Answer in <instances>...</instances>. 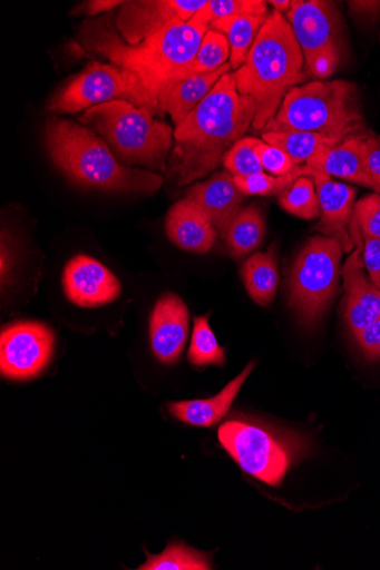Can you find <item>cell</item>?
Masks as SVG:
<instances>
[{"mask_svg": "<svg viewBox=\"0 0 380 570\" xmlns=\"http://www.w3.org/2000/svg\"><path fill=\"white\" fill-rule=\"evenodd\" d=\"M114 100H127L153 116L160 115L159 97L139 77L101 62H91L53 96L48 110L71 115Z\"/></svg>", "mask_w": 380, "mask_h": 570, "instance_id": "ba28073f", "label": "cell"}, {"mask_svg": "<svg viewBox=\"0 0 380 570\" xmlns=\"http://www.w3.org/2000/svg\"><path fill=\"white\" fill-rule=\"evenodd\" d=\"M353 216L363 235L380 239V194L373 193L360 199Z\"/></svg>", "mask_w": 380, "mask_h": 570, "instance_id": "836d02e7", "label": "cell"}, {"mask_svg": "<svg viewBox=\"0 0 380 570\" xmlns=\"http://www.w3.org/2000/svg\"><path fill=\"white\" fill-rule=\"evenodd\" d=\"M218 436L244 472L271 487L282 484L301 451L298 440L253 421H230Z\"/></svg>", "mask_w": 380, "mask_h": 570, "instance_id": "9c48e42d", "label": "cell"}, {"mask_svg": "<svg viewBox=\"0 0 380 570\" xmlns=\"http://www.w3.org/2000/svg\"><path fill=\"white\" fill-rule=\"evenodd\" d=\"M231 70L233 68L230 62L218 70L193 76L175 83L160 98V115L168 114L174 124L178 126Z\"/></svg>", "mask_w": 380, "mask_h": 570, "instance_id": "44dd1931", "label": "cell"}, {"mask_svg": "<svg viewBox=\"0 0 380 570\" xmlns=\"http://www.w3.org/2000/svg\"><path fill=\"white\" fill-rule=\"evenodd\" d=\"M189 331V311L175 293L163 295L153 309L149 338L154 355L163 364H175L185 348Z\"/></svg>", "mask_w": 380, "mask_h": 570, "instance_id": "9a60e30c", "label": "cell"}, {"mask_svg": "<svg viewBox=\"0 0 380 570\" xmlns=\"http://www.w3.org/2000/svg\"><path fill=\"white\" fill-rule=\"evenodd\" d=\"M364 167L369 178L380 188V138L372 132L364 138Z\"/></svg>", "mask_w": 380, "mask_h": 570, "instance_id": "8d00e7d4", "label": "cell"}, {"mask_svg": "<svg viewBox=\"0 0 380 570\" xmlns=\"http://www.w3.org/2000/svg\"><path fill=\"white\" fill-rule=\"evenodd\" d=\"M242 277L249 295L260 305L273 302L280 282L274 250L257 252L247 258Z\"/></svg>", "mask_w": 380, "mask_h": 570, "instance_id": "603a6c76", "label": "cell"}, {"mask_svg": "<svg viewBox=\"0 0 380 570\" xmlns=\"http://www.w3.org/2000/svg\"><path fill=\"white\" fill-rule=\"evenodd\" d=\"M62 284L67 298L85 308L110 304L123 292L120 281L110 269L84 254L72 257L67 264Z\"/></svg>", "mask_w": 380, "mask_h": 570, "instance_id": "5bb4252c", "label": "cell"}, {"mask_svg": "<svg viewBox=\"0 0 380 570\" xmlns=\"http://www.w3.org/2000/svg\"><path fill=\"white\" fill-rule=\"evenodd\" d=\"M264 0H208L191 22L208 27L212 22L237 16H266Z\"/></svg>", "mask_w": 380, "mask_h": 570, "instance_id": "f546056e", "label": "cell"}, {"mask_svg": "<svg viewBox=\"0 0 380 570\" xmlns=\"http://www.w3.org/2000/svg\"><path fill=\"white\" fill-rule=\"evenodd\" d=\"M303 176H305V168L299 166L295 171L285 176L274 177L262 173L234 179L244 195L266 196L282 194Z\"/></svg>", "mask_w": 380, "mask_h": 570, "instance_id": "1f68e13d", "label": "cell"}, {"mask_svg": "<svg viewBox=\"0 0 380 570\" xmlns=\"http://www.w3.org/2000/svg\"><path fill=\"white\" fill-rule=\"evenodd\" d=\"M280 204L285 212L305 220L320 217V205L315 184L311 177H300L280 196Z\"/></svg>", "mask_w": 380, "mask_h": 570, "instance_id": "f1b7e54d", "label": "cell"}, {"mask_svg": "<svg viewBox=\"0 0 380 570\" xmlns=\"http://www.w3.org/2000/svg\"><path fill=\"white\" fill-rule=\"evenodd\" d=\"M262 139L284 150L296 166L306 165L323 149L342 142L339 139L308 131H264Z\"/></svg>", "mask_w": 380, "mask_h": 570, "instance_id": "cb8c5ba5", "label": "cell"}, {"mask_svg": "<svg viewBox=\"0 0 380 570\" xmlns=\"http://www.w3.org/2000/svg\"><path fill=\"white\" fill-rule=\"evenodd\" d=\"M147 561L140 570H206L211 569L206 553L183 543L173 542L158 556L147 553Z\"/></svg>", "mask_w": 380, "mask_h": 570, "instance_id": "4316f807", "label": "cell"}, {"mask_svg": "<svg viewBox=\"0 0 380 570\" xmlns=\"http://www.w3.org/2000/svg\"><path fill=\"white\" fill-rule=\"evenodd\" d=\"M263 131H308L341 141L368 132L359 90L354 83L341 79L293 88Z\"/></svg>", "mask_w": 380, "mask_h": 570, "instance_id": "5b68a950", "label": "cell"}, {"mask_svg": "<svg viewBox=\"0 0 380 570\" xmlns=\"http://www.w3.org/2000/svg\"><path fill=\"white\" fill-rule=\"evenodd\" d=\"M267 4L273 7L275 9L274 11L283 14L289 13L291 11L292 0H270Z\"/></svg>", "mask_w": 380, "mask_h": 570, "instance_id": "60d3db41", "label": "cell"}, {"mask_svg": "<svg viewBox=\"0 0 380 570\" xmlns=\"http://www.w3.org/2000/svg\"><path fill=\"white\" fill-rule=\"evenodd\" d=\"M205 4V0H127L117 14L116 27L127 43L137 45L189 22Z\"/></svg>", "mask_w": 380, "mask_h": 570, "instance_id": "8fae6325", "label": "cell"}, {"mask_svg": "<svg viewBox=\"0 0 380 570\" xmlns=\"http://www.w3.org/2000/svg\"><path fill=\"white\" fill-rule=\"evenodd\" d=\"M53 348L56 337L45 324H12L0 336V372L4 377L14 381L36 379L49 365Z\"/></svg>", "mask_w": 380, "mask_h": 570, "instance_id": "30bf717a", "label": "cell"}, {"mask_svg": "<svg viewBox=\"0 0 380 570\" xmlns=\"http://www.w3.org/2000/svg\"><path fill=\"white\" fill-rule=\"evenodd\" d=\"M354 340L369 361H380V318L357 333Z\"/></svg>", "mask_w": 380, "mask_h": 570, "instance_id": "d590c367", "label": "cell"}, {"mask_svg": "<svg viewBox=\"0 0 380 570\" xmlns=\"http://www.w3.org/2000/svg\"><path fill=\"white\" fill-rule=\"evenodd\" d=\"M153 117L130 101L114 100L86 110L79 122L100 135L123 163L167 173L175 130Z\"/></svg>", "mask_w": 380, "mask_h": 570, "instance_id": "8992f818", "label": "cell"}, {"mask_svg": "<svg viewBox=\"0 0 380 570\" xmlns=\"http://www.w3.org/2000/svg\"><path fill=\"white\" fill-rule=\"evenodd\" d=\"M305 176L315 184L320 205V223L315 230L322 236L337 237L350 252L354 248L348 227L354 215L355 189L334 181L331 176L310 170L306 166Z\"/></svg>", "mask_w": 380, "mask_h": 570, "instance_id": "2e32d148", "label": "cell"}, {"mask_svg": "<svg viewBox=\"0 0 380 570\" xmlns=\"http://www.w3.org/2000/svg\"><path fill=\"white\" fill-rule=\"evenodd\" d=\"M369 132L352 135L339 145L323 149L305 166L313 171L339 177L380 194L364 167V138Z\"/></svg>", "mask_w": 380, "mask_h": 570, "instance_id": "ac0fdd59", "label": "cell"}, {"mask_svg": "<svg viewBox=\"0 0 380 570\" xmlns=\"http://www.w3.org/2000/svg\"><path fill=\"white\" fill-rule=\"evenodd\" d=\"M245 195L228 171L214 174L206 181L194 185L187 199L211 222L222 238H226L235 218L243 210Z\"/></svg>", "mask_w": 380, "mask_h": 570, "instance_id": "e0dca14e", "label": "cell"}, {"mask_svg": "<svg viewBox=\"0 0 380 570\" xmlns=\"http://www.w3.org/2000/svg\"><path fill=\"white\" fill-rule=\"evenodd\" d=\"M207 30L208 27L189 21L129 45L110 19L86 20L80 27L79 49L133 72L160 101L172 86L184 79Z\"/></svg>", "mask_w": 380, "mask_h": 570, "instance_id": "7a4b0ae2", "label": "cell"}, {"mask_svg": "<svg viewBox=\"0 0 380 570\" xmlns=\"http://www.w3.org/2000/svg\"><path fill=\"white\" fill-rule=\"evenodd\" d=\"M188 360L193 366L197 367L225 365V348L216 341L208 324V315L194 320Z\"/></svg>", "mask_w": 380, "mask_h": 570, "instance_id": "484cf974", "label": "cell"}, {"mask_svg": "<svg viewBox=\"0 0 380 570\" xmlns=\"http://www.w3.org/2000/svg\"><path fill=\"white\" fill-rule=\"evenodd\" d=\"M255 118L249 96L238 92L234 72L225 75L199 106L176 126L167 173L181 186L206 177L244 138Z\"/></svg>", "mask_w": 380, "mask_h": 570, "instance_id": "6da1fadb", "label": "cell"}, {"mask_svg": "<svg viewBox=\"0 0 380 570\" xmlns=\"http://www.w3.org/2000/svg\"><path fill=\"white\" fill-rule=\"evenodd\" d=\"M363 235V233H362ZM364 236L363 263L369 278L380 289V239Z\"/></svg>", "mask_w": 380, "mask_h": 570, "instance_id": "74e56055", "label": "cell"}, {"mask_svg": "<svg viewBox=\"0 0 380 570\" xmlns=\"http://www.w3.org/2000/svg\"><path fill=\"white\" fill-rule=\"evenodd\" d=\"M253 370L254 362H251L240 376L211 399L170 403L168 407L173 416L193 426L212 428L218 424L226 416Z\"/></svg>", "mask_w": 380, "mask_h": 570, "instance_id": "ffe728a7", "label": "cell"}, {"mask_svg": "<svg viewBox=\"0 0 380 570\" xmlns=\"http://www.w3.org/2000/svg\"><path fill=\"white\" fill-rule=\"evenodd\" d=\"M344 250L341 239L316 235L296 257L290 278V303L306 327L321 320L338 293Z\"/></svg>", "mask_w": 380, "mask_h": 570, "instance_id": "52a82bcc", "label": "cell"}, {"mask_svg": "<svg viewBox=\"0 0 380 570\" xmlns=\"http://www.w3.org/2000/svg\"><path fill=\"white\" fill-rule=\"evenodd\" d=\"M350 13L360 17H372L380 12V2H349Z\"/></svg>", "mask_w": 380, "mask_h": 570, "instance_id": "ab89813d", "label": "cell"}, {"mask_svg": "<svg viewBox=\"0 0 380 570\" xmlns=\"http://www.w3.org/2000/svg\"><path fill=\"white\" fill-rule=\"evenodd\" d=\"M124 2H119V0H90V2H86L72 11L74 16H97L99 13H107L114 11L118 7H121Z\"/></svg>", "mask_w": 380, "mask_h": 570, "instance_id": "f35d334b", "label": "cell"}, {"mask_svg": "<svg viewBox=\"0 0 380 570\" xmlns=\"http://www.w3.org/2000/svg\"><path fill=\"white\" fill-rule=\"evenodd\" d=\"M270 14L237 16L216 20L208 26L210 30L223 33L231 46V65L237 71L247 60L251 48Z\"/></svg>", "mask_w": 380, "mask_h": 570, "instance_id": "7402d4cb", "label": "cell"}, {"mask_svg": "<svg viewBox=\"0 0 380 570\" xmlns=\"http://www.w3.org/2000/svg\"><path fill=\"white\" fill-rule=\"evenodd\" d=\"M354 248L347 258L342 276L345 297L344 318L353 336L380 318V289L364 274V239L358 220L352 218L349 226Z\"/></svg>", "mask_w": 380, "mask_h": 570, "instance_id": "7c38bea8", "label": "cell"}, {"mask_svg": "<svg viewBox=\"0 0 380 570\" xmlns=\"http://www.w3.org/2000/svg\"><path fill=\"white\" fill-rule=\"evenodd\" d=\"M257 140V138L244 137L226 153L223 163L234 178L249 177L264 171L256 153Z\"/></svg>", "mask_w": 380, "mask_h": 570, "instance_id": "4dcf8cb0", "label": "cell"}, {"mask_svg": "<svg viewBox=\"0 0 380 570\" xmlns=\"http://www.w3.org/2000/svg\"><path fill=\"white\" fill-rule=\"evenodd\" d=\"M169 239L192 253L210 252L218 237L211 222L187 198L176 203L166 219Z\"/></svg>", "mask_w": 380, "mask_h": 570, "instance_id": "d6986e66", "label": "cell"}, {"mask_svg": "<svg viewBox=\"0 0 380 570\" xmlns=\"http://www.w3.org/2000/svg\"><path fill=\"white\" fill-rule=\"evenodd\" d=\"M265 233V223L256 206L243 209L232 223L226 243L230 254L235 258H242L261 244Z\"/></svg>", "mask_w": 380, "mask_h": 570, "instance_id": "d4e9b609", "label": "cell"}, {"mask_svg": "<svg viewBox=\"0 0 380 570\" xmlns=\"http://www.w3.org/2000/svg\"><path fill=\"white\" fill-rule=\"evenodd\" d=\"M43 139L52 164L81 187L150 195L163 185L158 174L123 165L103 138L81 125L52 120Z\"/></svg>", "mask_w": 380, "mask_h": 570, "instance_id": "277c9868", "label": "cell"}, {"mask_svg": "<svg viewBox=\"0 0 380 570\" xmlns=\"http://www.w3.org/2000/svg\"><path fill=\"white\" fill-rule=\"evenodd\" d=\"M228 59H231L228 39L223 33L208 29L184 79L218 70L228 63Z\"/></svg>", "mask_w": 380, "mask_h": 570, "instance_id": "83f0119b", "label": "cell"}, {"mask_svg": "<svg viewBox=\"0 0 380 570\" xmlns=\"http://www.w3.org/2000/svg\"><path fill=\"white\" fill-rule=\"evenodd\" d=\"M256 153L263 170L276 177L289 175L299 168L284 150L262 139L257 140Z\"/></svg>", "mask_w": 380, "mask_h": 570, "instance_id": "d6a6232c", "label": "cell"}, {"mask_svg": "<svg viewBox=\"0 0 380 570\" xmlns=\"http://www.w3.org/2000/svg\"><path fill=\"white\" fill-rule=\"evenodd\" d=\"M303 51L288 19L273 11L261 28L246 62L234 71L237 90L255 107L253 128L264 130L288 94L306 79Z\"/></svg>", "mask_w": 380, "mask_h": 570, "instance_id": "3957f363", "label": "cell"}, {"mask_svg": "<svg viewBox=\"0 0 380 570\" xmlns=\"http://www.w3.org/2000/svg\"><path fill=\"white\" fill-rule=\"evenodd\" d=\"M305 60L309 72L318 79H328L335 72L341 61V50L325 49Z\"/></svg>", "mask_w": 380, "mask_h": 570, "instance_id": "e575fe53", "label": "cell"}, {"mask_svg": "<svg viewBox=\"0 0 380 570\" xmlns=\"http://www.w3.org/2000/svg\"><path fill=\"white\" fill-rule=\"evenodd\" d=\"M304 59L325 49H341L343 23L338 7L322 0H293L288 13Z\"/></svg>", "mask_w": 380, "mask_h": 570, "instance_id": "4fadbf2b", "label": "cell"}]
</instances>
